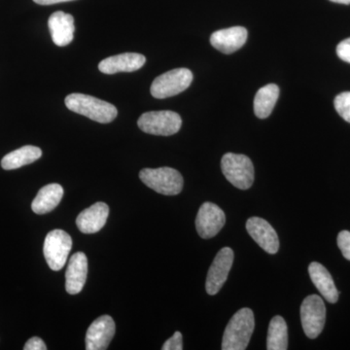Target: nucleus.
<instances>
[{
  "label": "nucleus",
  "mask_w": 350,
  "mask_h": 350,
  "mask_svg": "<svg viewBox=\"0 0 350 350\" xmlns=\"http://www.w3.org/2000/svg\"><path fill=\"white\" fill-rule=\"evenodd\" d=\"M334 105H335L338 115L350 123V92L338 94L334 101Z\"/></svg>",
  "instance_id": "obj_23"
},
{
  "label": "nucleus",
  "mask_w": 350,
  "mask_h": 350,
  "mask_svg": "<svg viewBox=\"0 0 350 350\" xmlns=\"http://www.w3.org/2000/svg\"><path fill=\"white\" fill-rule=\"evenodd\" d=\"M25 350H47L45 342L40 338L33 337L25 342Z\"/></svg>",
  "instance_id": "obj_27"
},
{
  "label": "nucleus",
  "mask_w": 350,
  "mask_h": 350,
  "mask_svg": "<svg viewBox=\"0 0 350 350\" xmlns=\"http://www.w3.org/2000/svg\"><path fill=\"white\" fill-rule=\"evenodd\" d=\"M146 59L137 53H124L107 57L98 64L100 72L105 75H115L118 72H133L144 66Z\"/></svg>",
  "instance_id": "obj_15"
},
{
  "label": "nucleus",
  "mask_w": 350,
  "mask_h": 350,
  "mask_svg": "<svg viewBox=\"0 0 350 350\" xmlns=\"http://www.w3.org/2000/svg\"><path fill=\"white\" fill-rule=\"evenodd\" d=\"M221 169L227 180L241 190H247L254 182V167L247 156L225 154L221 160Z\"/></svg>",
  "instance_id": "obj_4"
},
{
  "label": "nucleus",
  "mask_w": 350,
  "mask_h": 350,
  "mask_svg": "<svg viewBox=\"0 0 350 350\" xmlns=\"http://www.w3.org/2000/svg\"><path fill=\"white\" fill-rule=\"evenodd\" d=\"M247 36L245 27H232L213 32L211 36V43L220 52L232 54L243 47L247 40Z\"/></svg>",
  "instance_id": "obj_14"
},
{
  "label": "nucleus",
  "mask_w": 350,
  "mask_h": 350,
  "mask_svg": "<svg viewBox=\"0 0 350 350\" xmlns=\"http://www.w3.org/2000/svg\"><path fill=\"white\" fill-rule=\"evenodd\" d=\"M64 196V188L59 184L52 183L39 190L31 204L32 211L36 214H46L54 211Z\"/></svg>",
  "instance_id": "obj_19"
},
{
  "label": "nucleus",
  "mask_w": 350,
  "mask_h": 350,
  "mask_svg": "<svg viewBox=\"0 0 350 350\" xmlns=\"http://www.w3.org/2000/svg\"><path fill=\"white\" fill-rule=\"evenodd\" d=\"M51 36L53 41L59 47H64L71 43L75 38V18L70 14L57 11L50 16L48 21Z\"/></svg>",
  "instance_id": "obj_16"
},
{
  "label": "nucleus",
  "mask_w": 350,
  "mask_h": 350,
  "mask_svg": "<svg viewBox=\"0 0 350 350\" xmlns=\"http://www.w3.org/2000/svg\"><path fill=\"white\" fill-rule=\"evenodd\" d=\"M39 5H52V4L61 3V2L73 1V0H33Z\"/></svg>",
  "instance_id": "obj_28"
},
{
  "label": "nucleus",
  "mask_w": 350,
  "mask_h": 350,
  "mask_svg": "<svg viewBox=\"0 0 350 350\" xmlns=\"http://www.w3.org/2000/svg\"><path fill=\"white\" fill-rule=\"evenodd\" d=\"M254 314L250 308L239 310L230 320L223 336V350H244L254 331Z\"/></svg>",
  "instance_id": "obj_2"
},
{
  "label": "nucleus",
  "mask_w": 350,
  "mask_h": 350,
  "mask_svg": "<svg viewBox=\"0 0 350 350\" xmlns=\"http://www.w3.org/2000/svg\"><path fill=\"white\" fill-rule=\"evenodd\" d=\"M280 96V88L275 84L262 87L254 98V113L260 119L268 118Z\"/></svg>",
  "instance_id": "obj_21"
},
{
  "label": "nucleus",
  "mask_w": 350,
  "mask_h": 350,
  "mask_svg": "<svg viewBox=\"0 0 350 350\" xmlns=\"http://www.w3.org/2000/svg\"><path fill=\"white\" fill-rule=\"evenodd\" d=\"M288 349V329L285 320L282 317H273L269 323L267 349L286 350Z\"/></svg>",
  "instance_id": "obj_22"
},
{
  "label": "nucleus",
  "mask_w": 350,
  "mask_h": 350,
  "mask_svg": "<svg viewBox=\"0 0 350 350\" xmlns=\"http://www.w3.org/2000/svg\"><path fill=\"white\" fill-rule=\"evenodd\" d=\"M139 178L147 187L156 191L159 194L178 195L183 189V177L180 172L172 167L142 170L139 172Z\"/></svg>",
  "instance_id": "obj_3"
},
{
  "label": "nucleus",
  "mask_w": 350,
  "mask_h": 350,
  "mask_svg": "<svg viewBox=\"0 0 350 350\" xmlns=\"http://www.w3.org/2000/svg\"><path fill=\"white\" fill-rule=\"evenodd\" d=\"M301 326L306 337L315 338L323 331L326 320V308L317 295L306 297L301 306Z\"/></svg>",
  "instance_id": "obj_8"
},
{
  "label": "nucleus",
  "mask_w": 350,
  "mask_h": 350,
  "mask_svg": "<svg viewBox=\"0 0 350 350\" xmlns=\"http://www.w3.org/2000/svg\"><path fill=\"white\" fill-rule=\"evenodd\" d=\"M42 156L40 148L31 145L21 147L17 150L7 154L1 161L2 169L6 170H17L24 165H29L38 161Z\"/></svg>",
  "instance_id": "obj_20"
},
{
  "label": "nucleus",
  "mask_w": 350,
  "mask_h": 350,
  "mask_svg": "<svg viewBox=\"0 0 350 350\" xmlns=\"http://www.w3.org/2000/svg\"><path fill=\"white\" fill-rule=\"evenodd\" d=\"M72 247V239L63 230H54L46 236L44 241V257L53 271H61L68 262Z\"/></svg>",
  "instance_id": "obj_7"
},
{
  "label": "nucleus",
  "mask_w": 350,
  "mask_h": 350,
  "mask_svg": "<svg viewBox=\"0 0 350 350\" xmlns=\"http://www.w3.org/2000/svg\"><path fill=\"white\" fill-rule=\"evenodd\" d=\"M163 350H182L183 342H182V334L176 331L172 338H170L162 347Z\"/></svg>",
  "instance_id": "obj_25"
},
{
  "label": "nucleus",
  "mask_w": 350,
  "mask_h": 350,
  "mask_svg": "<svg viewBox=\"0 0 350 350\" xmlns=\"http://www.w3.org/2000/svg\"><path fill=\"white\" fill-rule=\"evenodd\" d=\"M109 215V207L105 202H96L83 211L76 219V225L83 234H96L100 232Z\"/></svg>",
  "instance_id": "obj_13"
},
{
  "label": "nucleus",
  "mask_w": 350,
  "mask_h": 350,
  "mask_svg": "<svg viewBox=\"0 0 350 350\" xmlns=\"http://www.w3.org/2000/svg\"><path fill=\"white\" fill-rule=\"evenodd\" d=\"M140 130L153 135L170 137L180 130V115L170 110L144 113L137 121Z\"/></svg>",
  "instance_id": "obj_5"
},
{
  "label": "nucleus",
  "mask_w": 350,
  "mask_h": 350,
  "mask_svg": "<svg viewBox=\"0 0 350 350\" xmlns=\"http://www.w3.org/2000/svg\"><path fill=\"white\" fill-rule=\"evenodd\" d=\"M234 258V251L230 247H224L219 251L207 273L206 283L207 293L216 295L220 291L231 271Z\"/></svg>",
  "instance_id": "obj_9"
},
{
  "label": "nucleus",
  "mask_w": 350,
  "mask_h": 350,
  "mask_svg": "<svg viewBox=\"0 0 350 350\" xmlns=\"http://www.w3.org/2000/svg\"><path fill=\"white\" fill-rule=\"evenodd\" d=\"M308 273H310V280H312L313 284L319 289L322 296L329 303H337L338 292L330 273L327 271L325 267L319 264V262H312L308 267Z\"/></svg>",
  "instance_id": "obj_18"
},
{
  "label": "nucleus",
  "mask_w": 350,
  "mask_h": 350,
  "mask_svg": "<svg viewBox=\"0 0 350 350\" xmlns=\"http://www.w3.org/2000/svg\"><path fill=\"white\" fill-rule=\"evenodd\" d=\"M338 246L345 259L350 261V232L342 231L338 234Z\"/></svg>",
  "instance_id": "obj_24"
},
{
  "label": "nucleus",
  "mask_w": 350,
  "mask_h": 350,
  "mask_svg": "<svg viewBox=\"0 0 350 350\" xmlns=\"http://www.w3.org/2000/svg\"><path fill=\"white\" fill-rule=\"evenodd\" d=\"M226 223L224 211L213 202H204L200 207L196 228L200 238H214L222 230Z\"/></svg>",
  "instance_id": "obj_10"
},
{
  "label": "nucleus",
  "mask_w": 350,
  "mask_h": 350,
  "mask_svg": "<svg viewBox=\"0 0 350 350\" xmlns=\"http://www.w3.org/2000/svg\"><path fill=\"white\" fill-rule=\"evenodd\" d=\"M116 326L109 315H103L94 320L86 334L87 350H105L114 338Z\"/></svg>",
  "instance_id": "obj_11"
},
{
  "label": "nucleus",
  "mask_w": 350,
  "mask_h": 350,
  "mask_svg": "<svg viewBox=\"0 0 350 350\" xmlns=\"http://www.w3.org/2000/svg\"><path fill=\"white\" fill-rule=\"evenodd\" d=\"M193 81V73L187 68H176L157 77L151 85V94L156 98H167L187 90Z\"/></svg>",
  "instance_id": "obj_6"
},
{
  "label": "nucleus",
  "mask_w": 350,
  "mask_h": 350,
  "mask_svg": "<svg viewBox=\"0 0 350 350\" xmlns=\"http://www.w3.org/2000/svg\"><path fill=\"white\" fill-rule=\"evenodd\" d=\"M64 103L70 111L83 115L101 124L111 123L118 115L117 108L111 103L88 94H68Z\"/></svg>",
  "instance_id": "obj_1"
},
{
  "label": "nucleus",
  "mask_w": 350,
  "mask_h": 350,
  "mask_svg": "<svg viewBox=\"0 0 350 350\" xmlns=\"http://www.w3.org/2000/svg\"><path fill=\"white\" fill-rule=\"evenodd\" d=\"M338 57L345 63L350 64V38L345 39L337 47Z\"/></svg>",
  "instance_id": "obj_26"
},
{
  "label": "nucleus",
  "mask_w": 350,
  "mask_h": 350,
  "mask_svg": "<svg viewBox=\"0 0 350 350\" xmlns=\"http://www.w3.org/2000/svg\"><path fill=\"white\" fill-rule=\"evenodd\" d=\"M246 230L251 238L256 241L258 245L268 252L275 254L280 250V239L273 227L265 219L251 217L246 222Z\"/></svg>",
  "instance_id": "obj_12"
},
{
  "label": "nucleus",
  "mask_w": 350,
  "mask_h": 350,
  "mask_svg": "<svg viewBox=\"0 0 350 350\" xmlns=\"http://www.w3.org/2000/svg\"><path fill=\"white\" fill-rule=\"evenodd\" d=\"M330 1L340 4H350V0H330Z\"/></svg>",
  "instance_id": "obj_29"
},
{
  "label": "nucleus",
  "mask_w": 350,
  "mask_h": 350,
  "mask_svg": "<svg viewBox=\"0 0 350 350\" xmlns=\"http://www.w3.org/2000/svg\"><path fill=\"white\" fill-rule=\"evenodd\" d=\"M88 259L85 253L77 252L70 257L66 273V289L70 295L80 293L86 283Z\"/></svg>",
  "instance_id": "obj_17"
}]
</instances>
